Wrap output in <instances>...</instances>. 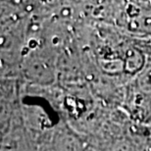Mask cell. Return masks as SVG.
I'll list each match as a JSON object with an SVG mask.
<instances>
[{
	"instance_id": "1",
	"label": "cell",
	"mask_w": 151,
	"mask_h": 151,
	"mask_svg": "<svg viewBox=\"0 0 151 151\" xmlns=\"http://www.w3.org/2000/svg\"><path fill=\"white\" fill-rule=\"evenodd\" d=\"M112 151H134V149L131 143L127 142V141H122V142L118 143L112 149Z\"/></svg>"
}]
</instances>
